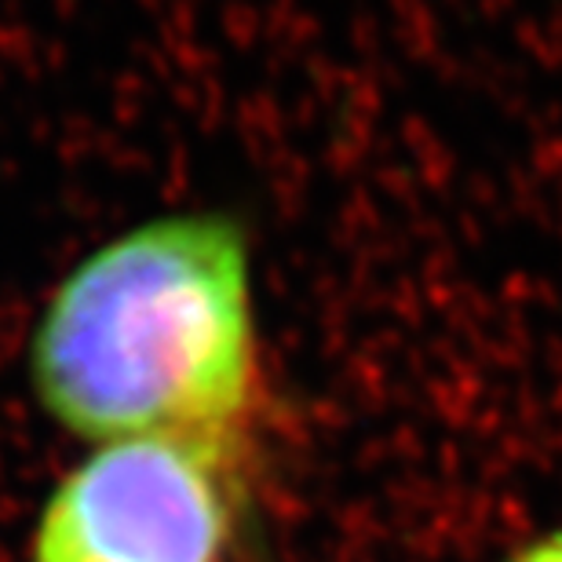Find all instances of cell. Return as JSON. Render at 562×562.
I'll return each mask as SVG.
<instances>
[{
    "mask_svg": "<svg viewBox=\"0 0 562 562\" xmlns=\"http://www.w3.org/2000/svg\"><path fill=\"white\" fill-rule=\"evenodd\" d=\"M44 417L88 442L231 449L256 398L249 234L231 212L146 220L66 274L30 340Z\"/></svg>",
    "mask_w": 562,
    "mask_h": 562,
    "instance_id": "6da1fadb",
    "label": "cell"
},
{
    "mask_svg": "<svg viewBox=\"0 0 562 562\" xmlns=\"http://www.w3.org/2000/svg\"><path fill=\"white\" fill-rule=\"evenodd\" d=\"M231 449L146 435L99 442L48 493L33 562H223Z\"/></svg>",
    "mask_w": 562,
    "mask_h": 562,
    "instance_id": "7a4b0ae2",
    "label": "cell"
},
{
    "mask_svg": "<svg viewBox=\"0 0 562 562\" xmlns=\"http://www.w3.org/2000/svg\"><path fill=\"white\" fill-rule=\"evenodd\" d=\"M508 562H562V530L537 537V541L526 544L522 552H515Z\"/></svg>",
    "mask_w": 562,
    "mask_h": 562,
    "instance_id": "3957f363",
    "label": "cell"
}]
</instances>
